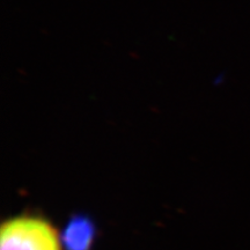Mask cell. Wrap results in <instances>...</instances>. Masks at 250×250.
<instances>
[{"label":"cell","instance_id":"1","mask_svg":"<svg viewBox=\"0 0 250 250\" xmlns=\"http://www.w3.org/2000/svg\"><path fill=\"white\" fill-rule=\"evenodd\" d=\"M0 250H62V243L50 221L35 215H19L2 224Z\"/></svg>","mask_w":250,"mask_h":250},{"label":"cell","instance_id":"2","mask_svg":"<svg viewBox=\"0 0 250 250\" xmlns=\"http://www.w3.org/2000/svg\"><path fill=\"white\" fill-rule=\"evenodd\" d=\"M95 239V226L85 215H76L68 221L62 236L66 250H90Z\"/></svg>","mask_w":250,"mask_h":250}]
</instances>
